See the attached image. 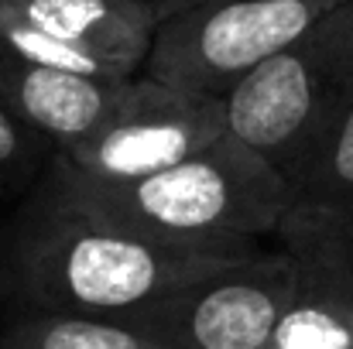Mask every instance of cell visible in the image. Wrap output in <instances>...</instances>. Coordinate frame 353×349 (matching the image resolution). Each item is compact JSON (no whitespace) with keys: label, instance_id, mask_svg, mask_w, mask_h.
<instances>
[{"label":"cell","instance_id":"obj_1","mask_svg":"<svg viewBox=\"0 0 353 349\" xmlns=\"http://www.w3.org/2000/svg\"><path fill=\"white\" fill-rule=\"evenodd\" d=\"M240 257L148 240L34 185L0 230V291L24 312L123 319Z\"/></svg>","mask_w":353,"mask_h":349},{"label":"cell","instance_id":"obj_2","mask_svg":"<svg viewBox=\"0 0 353 349\" xmlns=\"http://www.w3.org/2000/svg\"><path fill=\"white\" fill-rule=\"evenodd\" d=\"M72 209L172 246L254 253L295 206L288 178L250 144L223 134L206 151L141 182H93L59 154L38 182Z\"/></svg>","mask_w":353,"mask_h":349},{"label":"cell","instance_id":"obj_3","mask_svg":"<svg viewBox=\"0 0 353 349\" xmlns=\"http://www.w3.org/2000/svg\"><path fill=\"white\" fill-rule=\"evenodd\" d=\"M353 103V0L257 65L227 96L230 134L271 161L292 189L319 165Z\"/></svg>","mask_w":353,"mask_h":349},{"label":"cell","instance_id":"obj_4","mask_svg":"<svg viewBox=\"0 0 353 349\" xmlns=\"http://www.w3.org/2000/svg\"><path fill=\"white\" fill-rule=\"evenodd\" d=\"M340 3L347 0H196L158 28L141 72L182 93L227 100Z\"/></svg>","mask_w":353,"mask_h":349},{"label":"cell","instance_id":"obj_5","mask_svg":"<svg viewBox=\"0 0 353 349\" xmlns=\"http://www.w3.org/2000/svg\"><path fill=\"white\" fill-rule=\"evenodd\" d=\"M295 295V253L288 246L254 250L117 322L161 349H264Z\"/></svg>","mask_w":353,"mask_h":349},{"label":"cell","instance_id":"obj_6","mask_svg":"<svg viewBox=\"0 0 353 349\" xmlns=\"http://www.w3.org/2000/svg\"><path fill=\"white\" fill-rule=\"evenodd\" d=\"M223 134H230L223 96L182 93L141 72L123 86L114 114L59 158L83 178L123 185L182 165Z\"/></svg>","mask_w":353,"mask_h":349},{"label":"cell","instance_id":"obj_7","mask_svg":"<svg viewBox=\"0 0 353 349\" xmlns=\"http://www.w3.org/2000/svg\"><path fill=\"white\" fill-rule=\"evenodd\" d=\"M274 236L299 260V295L264 349H353V216L292 206Z\"/></svg>","mask_w":353,"mask_h":349},{"label":"cell","instance_id":"obj_8","mask_svg":"<svg viewBox=\"0 0 353 349\" xmlns=\"http://www.w3.org/2000/svg\"><path fill=\"white\" fill-rule=\"evenodd\" d=\"M130 79H100L52 65H28L0 55V100L59 151L90 137L123 96Z\"/></svg>","mask_w":353,"mask_h":349},{"label":"cell","instance_id":"obj_9","mask_svg":"<svg viewBox=\"0 0 353 349\" xmlns=\"http://www.w3.org/2000/svg\"><path fill=\"white\" fill-rule=\"evenodd\" d=\"M0 10L110 62L123 76H141L165 24L154 7L127 0H0Z\"/></svg>","mask_w":353,"mask_h":349},{"label":"cell","instance_id":"obj_10","mask_svg":"<svg viewBox=\"0 0 353 349\" xmlns=\"http://www.w3.org/2000/svg\"><path fill=\"white\" fill-rule=\"evenodd\" d=\"M0 349H161L117 319L21 312L0 326Z\"/></svg>","mask_w":353,"mask_h":349},{"label":"cell","instance_id":"obj_11","mask_svg":"<svg viewBox=\"0 0 353 349\" xmlns=\"http://www.w3.org/2000/svg\"><path fill=\"white\" fill-rule=\"evenodd\" d=\"M59 144L0 100V199H28L55 161Z\"/></svg>","mask_w":353,"mask_h":349},{"label":"cell","instance_id":"obj_12","mask_svg":"<svg viewBox=\"0 0 353 349\" xmlns=\"http://www.w3.org/2000/svg\"><path fill=\"white\" fill-rule=\"evenodd\" d=\"M295 206L353 216V103L340 116L312 175L295 189Z\"/></svg>","mask_w":353,"mask_h":349},{"label":"cell","instance_id":"obj_13","mask_svg":"<svg viewBox=\"0 0 353 349\" xmlns=\"http://www.w3.org/2000/svg\"><path fill=\"white\" fill-rule=\"evenodd\" d=\"M127 3H141V7H154L165 21L168 17H175L179 10H185L189 3H196V0H127Z\"/></svg>","mask_w":353,"mask_h":349}]
</instances>
